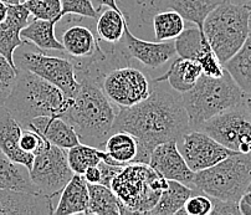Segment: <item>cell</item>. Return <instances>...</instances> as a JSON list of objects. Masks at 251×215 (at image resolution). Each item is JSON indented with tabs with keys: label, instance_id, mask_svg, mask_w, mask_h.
Masks as SVG:
<instances>
[{
	"label": "cell",
	"instance_id": "6da1fadb",
	"mask_svg": "<svg viewBox=\"0 0 251 215\" xmlns=\"http://www.w3.org/2000/svg\"><path fill=\"white\" fill-rule=\"evenodd\" d=\"M189 130L182 93L164 85V81H152L150 96L139 104L118 108L112 127V132L126 131L136 137L138 153L132 163L146 164L155 147L176 142Z\"/></svg>",
	"mask_w": 251,
	"mask_h": 215
},
{
	"label": "cell",
	"instance_id": "7a4b0ae2",
	"mask_svg": "<svg viewBox=\"0 0 251 215\" xmlns=\"http://www.w3.org/2000/svg\"><path fill=\"white\" fill-rule=\"evenodd\" d=\"M80 83V90L60 118L75 130L81 143L102 148L112 132L118 107L110 101L96 81L82 79Z\"/></svg>",
	"mask_w": 251,
	"mask_h": 215
},
{
	"label": "cell",
	"instance_id": "3957f363",
	"mask_svg": "<svg viewBox=\"0 0 251 215\" xmlns=\"http://www.w3.org/2000/svg\"><path fill=\"white\" fill-rule=\"evenodd\" d=\"M71 104L59 87L27 70L18 69L15 85L4 106L23 128L36 117H60Z\"/></svg>",
	"mask_w": 251,
	"mask_h": 215
},
{
	"label": "cell",
	"instance_id": "277c9868",
	"mask_svg": "<svg viewBox=\"0 0 251 215\" xmlns=\"http://www.w3.org/2000/svg\"><path fill=\"white\" fill-rule=\"evenodd\" d=\"M190 130H199L211 117L243 104L245 92L225 70L223 76L201 75L192 90L182 93Z\"/></svg>",
	"mask_w": 251,
	"mask_h": 215
},
{
	"label": "cell",
	"instance_id": "5b68a950",
	"mask_svg": "<svg viewBox=\"0 0 251 215\" xmlns=\"http://www.w3.org/2000/svg\"><path fill=\"white\" fill-rule=\"evenodd\" d=\"M250 16L246 5L224 0L204 20V35L223 65L240 50L250 35Z\"/></svg>",
	"mask_w": 251,
	"mask_h": 215
},
{
	"label": "cell",
	"instance_id": "8992f818",
	"mask_svg": "<svg viewBox=\"0 0 251 215\" xmlns=\"http://www.w3.org/2000/svg\"><path fill=\"white\" fill-rule=\"evenodd\" d=\"M167 187L168 181L146 163L127 164L111 184L128 214L147 215Z\"/></svg>",
	"mask_w": 251,
	"mask_h": 215
},
{
	"label": "cell",
	"instance_id": "52a82bcc",
	"mask_svg": "<svg viewBox=\"0 0 251 215\" xmlns=\"http://www.w3.org/2000/svg\"><path fill=\"white\" fill-rule=\"evenodd\" d=\"M251 182V152L234 153L218 164L195 173L194 189L226 202L238 203Z\"/></svg>",
	"mask_w": 251,
	"mask_h": 215
},
{
	"label": "cell",
	"instance_id": "ba28073f",
	"mask_svg": "<svg viewBox=\"0 0 251 215\" xmlns=\"http://www.w3.org/2000/svg\"><path fill=\"white\" fill-rule=\"evenodd\" d=\"M24 45L16 49L14 53V64L16 69L27 70L38 75L48 82L59 87L67 97L73 99L81 86L76 77L73 62L67 57L48 55L43 50H27Z\"/></svg>",
	"mask_w": 251,
	"mask_h": 215
},
{
	"label": "cell",
	"instance_id": "9c48e42d",
	"mask_svg": "<svg viewBox=\"0 0 251 215\" xmlns=\"http://www.w3.org/2000/svg\"><path fill=\"white\" fill-rule=\"evenodd\" d=\"M226 148L238 153L251 152V114L245 102L211 117L199 128Z\"/></svg>",
	"mask_w": 251,
	"mask_h": 215
},
{
	"label": "cell",
	"instance_id": "30bf717a",
	"mask_svg": "<svg viewBox=\"0 0 251 215\" xmlns=\"http://www.w3.org/2000/svg\"><path fill=\"white\" fill-rule=\"evenodd\" d=\"M67 160V151L46 141L45 146L35 154L30 177L41 194L49 198L59 195L74 177Z\"/></svg>",
	"mask_w": 251,
	"mask_h": 215
},
{
	"label": "cell",
	"instance_id": "8fae6325",
	"mask_svg": "<svg viewBox=\"0 0 251 215\" xmlns=\"http://www.w3.org/2000/svg\"><path fill=\"white\" fill-rule=\"evenodd\" d=\"M101 87L113 105L118 108H127L147 99L152 83L145 72L127 65L107 72Z\"/></svg>",
	"mask_w": 251,
	"mask_h": 215
},
{
	"label": "cell",
	"instance_id": "7c38bea8",
	"mask_svg": "<svg viewBox=\"0 0 251 215\" xmlns=\"http://www.w3.org/2000/svg\"><path fill=\"white\" fill-rule=\"evenodd\" d=\"M176 147L194 173L208 169L238 152L226 148L199 130H189L176 141Z\"/></svg>",
	"mask_w": 251,
	"mask_h": 215
},
{
	"label": "cell",
	"instance_id": "4fadbf2b",
	"mask_svg": "<svg viewBox=\"0 0 251 215\" xmlns=\"http://www.w3.org/2000/svg\"><path fill=\"white\" fill-rule=\"evenodd\" d=\"M121 46L129 58H134L148 69H160L176 56L174 40L146 41L134 36L128 29H125V35L120 41Z\"/></svg>",
	"mask_w": 251,
	"mask_h": 215
},
{
	"label": "cell",
	"instance_id": "5bb4252c",
	"mask_svg": "<svg viewBox=\"0 0 251 215\" xmlns=\"http://www.w3.org/2000/svg\"><path fill=\"white\" fill-rule=\"evenodd\" d=\"M224 0H147L142 5L141 16L146 23L152 20L153 15L159 11L174 10L203 30L204 20L213 9L217 8Z\"/></svg>",
	"mask_w": 251,
	"mask_h": 215
},
{
	"label": "cell",
	"instance_id": "9a60e30c",
	"mask_svg": "<svg viewBox=\"0 0 251 215\" xmlns=\"http://www.w3.org/2000/svg\"><path fill=\"white\" fill-rule=\"evenodd\" d=\"M148 164L167 181H176L194 189L195 173L188 167L176 142H166L155 147Z\"/></svg>",
	"mask_w": 251,
	"mask_h": 215
},
{
	"label": "cell",
	"instance_id": "2e32d148",
	"mask_svg": "<svg viewBox=\"0 0 251 215\" xmlns=\"http://www.w3.org/2000/svg\"><path fill=\"white\" fill-rule=\"evenodd\" d=\"M53 212L52 198L44 194L0 189V215H50Z\"/></svg>",
	"mask_w": 251,
	"mask_h": 215
},
{
	"label": "cell",
	"instance_id": "e0dca14e",
	"mask_svg": "<svg viewBox=\"0 0 251 215\" xmlns=\"http://www.w3.org/2000/svg\"><path fill=\"white\" fill-rule=\"evenodd\" d=\"M30 15L31 14L23 3L8 5V15L0 24V54L14 66V53L16 49L26 43L23 40L20 34L29 24Z\"/></svg>",
	"mask_w": 251,
	"mask_h": 215
},
{
	"label": "cell",
	"instance_id": "ac0fdd59",
	"mask_svg": "<svg viewBox=\"0 0 251 215\" xmlns=\"http://www.w3.org/2000/svg\"><path fill=\"white\" fill-rule=\"evenodd\" d=\"M23 130L24 128L14 118L8 108L4 105H0V151L13 162L20 163L30 170L35 156L20 148L19 141Z\"/></svg>",
	"mask_w": 251,
	"mask_h": 215
},
{
	"label": "cell",
	"instance_id": "d6986e66",
	"mask_svg": "<svg viewBox=\"0 0 251 215\" xmlns=\"http://www.w3.org/2000/svg\"><path fill=\"white\" fill-rule=\"evenodd\" d=\"M27 128L38 132L51 144H55L66 151L81 143L75 130L60 117H36L31 120Z\"/></svg>",
	"mask_w": 251,
	"mask_h": 215
},
{
	"label": "cell",
	"instance_id": "ffe728a7",
	"mask_svg": "<svg viewBox=\"0 0 251 215\" xmlns=\"http://www.w3.org/2000/svg\"><path fill=\"white\" fill-rule=\"evenodd\" d=\"M62 45L67 58H90L101 53L96 35L82 25H71L62 34Z\"/></svg>",
	"mask_w": 251,
	"mask_h": 215
},
{
	"label": "cell",
	"instance_id": "44dd1931",
	"mask_svg": "<svg viewBox=\"0 0 251 215\" xmlns=\"http://www.w3.org/2000/svg\"><path fill=\"white\" fill-rule=\"evenodd\" d=\"M88 205V187L82 174H74L71 181L60 193L55 215L86 214Z\"/></svg>",
	"mask_w": 251,
	"mask_h": 215
},
{
	"label": "cell",
	"instance_id": "7402d4cb",
	"mask_svg": "<svg viewBox=\"0 0 251 215\" xmlns=\"http://www.w3.org/2000/svg\"><path fill=\"white\" fill-rule=\"evenodd\" d=\"M203 75L201 66L197 61L188 58H176L163 76L153 79V81H164L179 93H184L192 90L199 77Z\"/></svg>",
	"mask_w": 251,
	"mask_h": 215
},
{
	"label": "cell",
	"instance_id": "603a6c76",
	"mask_svg": "<svg viewBox=\"0 0 251 215\" xmlns=\"http://www.w3.org/2000/svg\"><path fill=\"white\" fill-rule=\"evenodd\" d=\"M61 19L56 18L52 20L35 18L31 23L22 30V39L26 43L35 45L39 50L60 51L65 53V48L61 41L56 39L55 27Z\"/></svg>",
	"mask_w": 251,
	"mask_h": 215
},
{
	"label": "cell",
	"instance_id": "cb8c5ba5",
	"mask_svg": "<svg viewBox=\"0 0 251 215\" xmlns=\"http://www.w3.org/2000/svg\"><path fill=\"white\" fill-rule=\"evenodd\" d=\"M0 189L41 194L30 177V170L20 163L13 162L0 151Z\"/></svg>",
	"mask_w": 251,
	"mask_h": 215
},
{
	"label": "cell",
	"instance_id": "d4e9b609",
	"mask_svg": "<svg viewBox=\"0 0 251 215\" xmlns=\"http://www.w3.org/2000/svg\"><path fill=\"white\" fill-rule=\"evenodd\" d=\"M88 205L86 215H126L128 214L125 205L116 195L112 188L102 184H90Z\"/></svg>",
	"mask_w": 251,
	"mask_h": 215
},
{
	"label": "cell",
	"instance_id": "484cf974",
	"mask_svg": "<svg viewBox=\"0 0 251 215\" xmlns=\"http://www.w3.org/2000/svg\"><path fill=\"white\" fill-rule=\"evenodd\" d=\"M195 191L197 189L190 188L180 182L168 181V187L162 191L159 200L148 215H176Z\"/></svg>",
	"mask_w": 251,
	"mask_h": 215
},
{
	"label": "cell",
	"instance_id": "4316f807",
	"mask_svg": "<svg viewBox=\"0 0 251 215\" xmlns=\"http://www.w3.org/2000/svg\"><path fill=\"white\" fill-rule=\"evenodd\" d=\"M67 160H69L70 167L76 174H83L87 168L97 165L101 161L111 163V164L121 165L120 163L113 161L106 151L85 143H78L67 149ZM122 167H126V165H122Z\"/></svg>",
	"mask_w": 251,
	"mask_h": 215
},
{
	"label": "cell",
	"instance_id": "83f0119b",
	"mask_svg": "<svg viewBox=\"0 0 251 215\" xmlns=\"http://www.w3.org/2000/svg\"><path fill=\"white\" fill-rule=\"evenodd\" d=\"M102 148L121 165L131 164L138 153L136 137L126 131H116L111 133Z\"/></svg>",
	"mask_w": 251,
	"mask_h": 215
},
{
	"label": "cell",
	"instance_id": "f1b7e54d",
	"mask_svg": "<svg viewBox=\"0 0 251 215\" xmlns=\"http://www.w3.org/2000/svg\"><path fill=\"white\" fill-rule=\"evenodd\" d=\"M176 55L179 57L188 58L199 62L201 57L211 50L208 39L204 35L203 30L197 27L184 29L183 32L174 40Z\"/></svg>",
	"mask_w": 251,
	"mask_h": 215
},
{
	"label": "cell",
	"instance_id": "f546056e",
	"mask_svg": "<svg viewBox=\"0 0 251 215\" xmlns=\"http://www.w3.org/2000/svg\"><path fill=\"white\" fill-rule=\"evenodd\" d=\"M127 27L125 13L117 9H104L96 19L97 37L104 43L113 45L122 40Z\"/></svg>",
	"mask_w": 251,
	"mask_h": 215
},
{
	"label": "cell",
	"instance_id": "4dcf8cb0",
	"mask_svg": "<svg viewBox=\"0 0 251 215\" xmlns=\"http://www.w3.org/2000/svg\"><path fill=\"white\" fill-rule=\"evenodd\" d=\"M223 66L231 75L244 92H251V34L249 35L240 50L229 58Z\"/></svg>",
	"mask_w": 251,
	"mask_h": 215
},
{
	"label": "cell",
	"instance_id": "1f68e13d",
	"mask_svg": "<svg viewBox=\"0 0 251 215\" xmlns=\"http://www.w3.org/2000/svg\"><path fill=\"white\" fill-rule=\"evenodd\" d=\"M151 22L157 41L176 40L185 29L184 18L174 10L159 11L153 15Z\"/></svg>",
	"mask_w": 251,
	"mask_h": 215
},
{
	"label": "cell",
	"instance_id": "d6a6232c",
	"mask_svg": "<svg viewBox=\"0 0 251 215\" xmlns=\"http://www.w3.org/2000/svg\"><path fill=\"white\" fill-rule=\"evenodd\" d=\"M25 6L34 18L52 20L61 16V0H26Z\"/></svg>",
	"mask_w": 251,
	"mask_h": 215
},
{
	"label": "cell",
	"instance_id": "836d02e7",
	"mask_svg": "<svg viewBox=\"0 0 251 215\" xmlns=\"http://www.w3.org/2000/svg\"><path fill=\"white\" fill-rule=\"evenodd\" d=\"M213 210V202L209 195L197 190L185 202L184 207L179 209L176 215H210Z\"/></svg>",
	"mask_w": 251,
	"mask_h": 215
},
{
	"label": "cell",
	"instance_id": "e575fe53",
	"mask_svg": "<svg viewBox=\"0 0 251 215\" xmlns=\"http://www.w3.org/2000/svg\"><path fill=\"white\" fill-rule=\"evenodd\" d=\"M18 69L0 54V105H4L15 85Z\"/></svg>",
	"mask_w": 251,
	"mask_h": 215
},
{
	"label": "cell",
	"instance_id": "d590c367",
	"mask_svg": "<svg viewBox=\"0 0 251 215\" xmlns=\"http://www.w3.org/2000/svg\"><path fill=\"white\" fill-rule=\"evenodd\" d=\"M100 11L95 8L92 0H61V16L78 15L81 18L97 19Z\"/></svg>",
	"mask_w": 251,
	"mask_h": 215
},
{
	"label": "cell",
	"instance_id": "8d00e7d4",
	"mask_svg": "<svg viewBox=\"0 0 251 215\" xmlns=\"http://www.w3.org/2000/svg\"><path fill=\"white\" fill-rule=\"evenodd\" d=\"M46 143V139L44 138L43 135L39 134L35 131L29 130V128H24L23 130L22 135H20L19 146L23 151L29 152V153L35 154L38 153Z\"/></svg>",
	"mask_w": 251,
	"mask_h": 215
},
{
	"label": "cell",
	"instance_id": "74e56055",
	"mask_svg": "<svg viewBox=\"0 0 251 215\" xmlns=\"http://www.w3.org/2000/svg\"><path fill=\"white\" fill-rule=\"evenodd\" d=\"M211 202H213V210L210 215H241L238 203L226 202L217 198H211Z\"/></svg>",
	"mask_w": 251,
	"mask_h": 215
},
{
	"label": "cell",
	"instance_id": "f35d334b",
	"mask_svg": "<svg viewBox=\"0 0 251 215\" xmlns=\"http://www.w3.org/2000/svg\"><path fill=\"white\" fill-rule=\"evenodd\" d=\"M97 167L100 168V172H101V184L102 186L110 187V188L112 181L116 178V175L123 169L122 165L111 164V163H107L104 161H101L97 164Z\"/></svg>",
	"mask_w": 251,
	"mask_h": 215
},
{
	"label": "cell",
	"instance_id": "ab89813d",
	"mask_svg": "<svg viewBox=\"0 0 251 215\" xmlns=\"http://www.w3.org/2000/svg\"><path fill=\"white\" fill-rule=\"evenodd\" d=\"M82 175L87 183L101 184V172H100V168L97 165H92V167L87 168Z\"/></svg>",
	"mask_w": 251,
	"mask_h": 215
},
{
	"label": "cell",
	"instance_id": "60d3db41",
	"mask_svg": "<svg viewBox=\"0 0 251 215\" xmlns=\"http://www.w3.org/2000/svg\"><path fill=\"white\" fill-rule=\"evenodd\" d=\"M241 215H251V190H246L238 202Z\"/></svg>",
	"mask_w": 251,
	"mask_h": 215
},
{
	"label": "cell",
	"instance_id": "b9f144b4",
	"mask_svg": "<svg viewBox=\"0 0 251 215\" xmlns=\"http://www.w3.org/2000/svg\"><path fill=\"white\" fill-rule=\"evenodd\" d=\"M6 15H8V4L0 0V24L5 20Z\"/></svg>",
	"mask_w": 251,
	"mask_h": 215
},
{
	"label": "cell",
	"instance_id": "7bdbcfd3",
	"mask_svg": "<svg viewBox=\"0 0 251 215\" xmlns=\"http://www.w3.org/2000/svg\"><path fill=\"white\" fill-rule=\"evenodd\" d=\"M244 102H245L246 108L249 109V112H250V114H251V92L245 93V97H244Z\"/></svg>",
	"mask_w": 251,
	"mask_h": 215
},
{
	"label": "cell",
	"instance_id": "ee69618b",
	"mask_svg": "<svg viewBox=\"0 0 251 215\" xmlns=\"http://www.w3.org/2000/svg\"><path fill=\"white\" fill-rule=\"evenodd\" d=\"M229 1H232L235 4H241V5H251V0H229Z\"/></svg>",
	"mask_w": 251,
	"mask_h": 215
},
{
	"label": "cell",
	"instance_id": "f6af8a7d",
	"mask_svg": "<svg viewBox=\"0 0 251 215\" xmlns=\"http://www.w3.org/2000/svg\"><path fill=\"white\" fill-rule=\"evenodd\" d=\"M1 1H4V3L8 4V5H15V4L23 3V0H1Z\"/></svg>",
	"mask_w": 251,
	"mask_h": 215
},
{
	"label": "cell",
	"instance_id": "bcb514c9",
	"mask_svg": "<svg viewBox=\"0 0 251 215\" xmlns=\"http://www.w3.org/2000/svg\"><path fill=\"white\" fill-rule=\"evenodd\" d=\"M146 1H147V0H136V3L139 4V5H143V4H145Z\"/></svg>",
	"mask_w": 251,
	"mask_h": 215
},
{
	"label": "cell",
	"instance_id": "7dc6e473",
	"mask_svg": "<svg viewBox=\"0 0 251 215\" xmlns=\"http://www.w3.org/2000/svg\"><path fill=\"white\" fill-rule=\"evenodd\" d=\"M248 190H251V182H250V186H249V189Z\"/></svg>",
	"mask_w": 251,
	"mask_h": 215
},
{
	"label": "cell",
	"instance_id": "c3c4849f",
	"mask_svg": "<svg viewBox=\"0 0 251 215\" xmlns=\"http://www.w3.org/2000/svg\"><path fill=\"white\" fill-rule=\"evenodd\" d=\"M248 8H249V10H250V11H251V5H249V6H248Z\"/></svg>",
	"mask_w": 251,
	"mask_h": 215
},
{
	"label": "cell",
	"instance_id": "681fc988",
	"mask_svg": "<svg viewBox=\"0 0 251 215\" xmlns=\"http://www.w3.org/2000/svg\"><path fill=\"white\" fill-rule=\"evenodd\" d=\"M24 1H26V0H23V3H24Z\"/></svg>",
	"mask_w": 251,
	"mask_h": 215
}]
</instances>
